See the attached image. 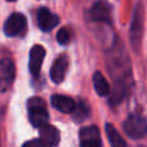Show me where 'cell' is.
Instances as JSON below:
<instances>
[{
    "label": "cell",
    "instance_id": "4",
    "mask_svg": "<svg viewBox=\"0 0 147 147\" xmlns=\"http://www.w3.org/2000/svg\"><path fill=\"white\" fill-rule=\"evenodd\" d=\"M27 26V20L22 13H13L8 17L4 23V32L7 36H18L25 31Z\"/></svg>",
    "mask_w": 147,
    "mask_h": 147
},
{
    "label": "cell",
    "instance_id": "12",
    "mask_svg": "<svg viewBox=\"0 0 147 147\" xmlns=\"http://www.w3.org/2000/svg\"><path fill=\"white\" fill-rule=\"evenodd\" d=\"M93 86H94V90L97 92V94L101 97L109 96L110 92H111L109 81L106 80L103 74L99 72V71L94 72V75H93Z\"/></svg>",
    "mask_w": 147,
    "mask_h": 147
},
{
    "label": "cell",
    "instance_id": "15",
    "mask_svg": "<svg viewBox=\"0 0 147 147\" xmlns=\"http://www.w3.org/2000/svg\"><path fill=\"white\" fill-rule=\"evenodd\" d=\"M70 39H71V32H70L69 28H61V30L57 32V40L61 45H66L70 43Z\"/></svg>",
    "mask_w": 147,
    "mask_h": 147
},
{
    "label": "cell",
    "instance_id": "10",
    "mask_svg": "<svg viewBox=\"0 0 147 147\" xmlns=\"http://www.w3.org/2000/svg\"><path fill=\"white\" fill-rule=\"evenodd\" d=\"M90 18L97 22H109L111 20V8L105 0H98L90 9Z\"/></svg>",
    "mask_w": 147,
    "mask_h": 147
},
{
    "label": "cell",
    "instance_id": "14",
    "mask_svg": "<svg viewBox=\"0 0 147 147\" xmlns=\"http://www.w3.org/2000/svg\"><path fill=\"white\" fill-rule=\"evenodd\" d=\"M74 120L75 121H83L84 119H85L86 116H88L89 114V106H86L85 102H80V103L78 105V106H75V110H74Z\"/></svg>",
    "mask_w": 147,
    "mask_h": 147
},
{
    "label": "cell",
    "instance_id": "6",
    "mask_svg": "<svg viewBox=\"0 0 147 147\" xmlns=\"http://www.w3.org/2000/svg\"><path fill=\"white\" fill-rule=\"evenodd\" d=\"M67 67H69V58L67 56L62 54V56L57 57L54 59L53 65L51 69V79L53 83L61 84L65 80V75H66Z\"/></svg>",
    "mask_w": 147,
    "mask_h": 147
},
{
    "label": "cell",
    "instance_id": "1",
    "mask_svg": "<svg viewBox=\"0 0 147 147\" xmlns=\"http://www.w3.org/2000/svg\"><path fill=\"white\" fill-rule=\"evenodd\" d=\"M27 111L30 123L35 128H41L48 124V110L45 107V102L40 97H32L27 101Z\"/></svg>",
    "mask_w": 147,
    "mask_h": 147
},
{
    "label": "cell",
    "instance_id": "2",
    "mask_svg": "<svg viewBox=\"0 0 147 147\" xmlns=\"http://www.w3.org/2000/svg\"><path fill=\"white\" fill-rule=\"evenodd\" d=\"M123 129L133 140H140L147 134V121L141 115H130L123 124Z\"/></svg>",
    "mask_w": 147,
    "mask_h": 147
},
{
    "label": "cell",
    "instance_id": "11",
    "mask_svg": "<svg viewBox=\"0 0 147 147\" xmlns=\"http://www.w3.org/2000/svg\"><path fill=\"white\" fill-rule=\"evenodd\" d=\"M51 102L54 109L58 110L59 112H63V114H71L76 106V102L72 98H70L67 96H61V94L52 96Z\"/></svg>",
    "mask_w": 147,
    "mask_h": 147
},
{
    "label": "cell",
    "instance_id": "5",
    "mask_svg": "<svg viewBox=\"0 0 147 147\" xmlns=\"http://www.w3.org/2000/svg\"><path fill=\"white\" fill-rule=\"evenodd\" d=\"M80 147H102L101 136L97 127H84L80 130Z\"/></svg>",
    "mask_w": 147,
    "mask_h": 147
},
{
    "label": "cell",
    "instance_id": "17",
    "mask_svg": "<svg viewBox=\"0 0 147 147\" xmlns=\"http://www.w3.org/2000/svg\"><path fill=\"white\" fill-rule=\"evenodd\" d=\"M22 147H44V145L41 143L40 140H31L23 143Z\"/></svg>",
    "mask_w": 147,
    "mask_h": 147
},
{
    "label": "cell",
    "instance_id": "3",
    "mask_svg": "<svg viewBox=\"0 0 147 147\" xmlns=\"http://www.w3.org/2000/svg\"><path fill=\"white\" fill-rule=\"evenodd\" d=\"M16 78V66L10 58L0 59V92H8Z\"/></svg>",
    "mask_w": 147,
    "mask_h": 147
},
{
    "label": "cell",
    "instance_id": "18",
    "mask_svg": "<svg viewBox=\"0 0 147 147\" xmlns=\"http://www.w3.org/2000/svg\"><path fill=\"white\" fill-rule=\"evenodd\" d=\"M7 1H16V0H7Z\"/></svg>",
    "mask_w": 147,
    "mask_h": 147
},
{
    "label": "cell",
    "instance_id": "13",
    "mask_svg": "<svg viewBox=\"0 0 147 147\" xmlns=\"http://www.w3.org/2000/svg\"><path fill=\"white\" fill-rule=\"evenodd\" d=\"M106 133H107V138H109L111 147H127L124 138L120 136L119 130L112 124H106Z\"/></svg>",
    "mask_w": 147,
    "mask_h": 147
},
{
    "label": "cell",
    "instance_id": "16",
    "mask_svg": "<svg viewBox=\"0 0 147 147\" xmlns=\"http://www.w3.org/2000/svg\"><path fill=\"white\" fill-rule=\"evenodd\" d=\"M125 86L123 85L121 83L120 84H116V86H115V90H114V94H112L111 97V102L114 103V102H120L121 101V98L124 97L125 94Z\"/></svg>",
    "mask_w": 147,
    "mask_h": 147
},
{
    "label": "cell",
    "instance_id": "8",
    "mask_svg": "<svg viewBox=\"0 0 147 147\" xmlns=\"http://www.w3.org/2000/svg\"><path fill=\"white\" fill-rule=\"evenodd\" d=\"M59 18L58 16L53 14L47 8H40L38 12V25L39 28L43 31H51L58 25Z\"/></svg>",
    "mask_w": 147,
    "mask_h": 147
},
{
    "label": "cell",
    "instance_id": "9",
    "mask_svg": "<svg viewBox=\"0 0 147 147\" xmlns=\"http://www.w3.org/2000/svg\"><path fill=\"white\" fill-rule=\"evenodd\" d=\"M39 133H40L39 140L41 141L44 147H54L59 142V132L53 125H43L41 128H39Z\"/></svg>",
    "mask_w": 147,
    "mask_h": 147
},
{
    "label": "cell",
    "instance_id": "7",
    "mask_svg": "<svg viewBox=\"0 0 147 147\" xmlns=\"http://www.w3.org/2000/svg\"><path fill=\"white\" fill-rule=\"evenodd\" d=\"M44 57H45V49L41 45H34L30 51V59H28V69L34 76L40 74L41 65H43Z\"/></svg>",
    "mask_w": 147,
    "mask_h": 147
}]
</instances>
